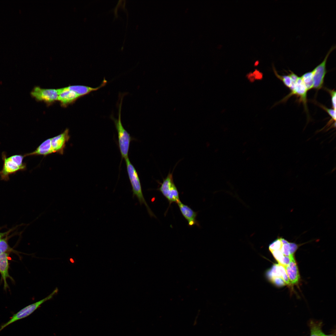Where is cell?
I'll list each match as a JSON object with an SVG mask.
<instances>
[{
  "label": "cell",
  "mask_w": 336,
  "mask_h": 336,
  "mask_svg": "<svg viewBox=\"0 0 336 336\" xmlns=\"http://www.w3.org/2000/svg\"><path fill=\"white\" fill-rule=\"evenodd\" d=\"M24 155L16 154L7 157L6 153H2V157L3 165L0 171V178L2 180L8 181L10 175L16 174L20 171H24L26 169V165L23 162Z\"/></svg>",
  "instance_id": "cell-1"
},
{
  "label": "cell",
  "mask_w": 336,
  "mask_h": 336,
  "mask_svg": "<svg viewBox=\"0 0 336 336\" xmlns=\"http://www.w3.org/2000/svg\"><path fill=\"white\" fill-rule=\"evenodd\" d=\"M123 98V97L122 96L119 105L118 119L114 118L112 115L110 118L113 120L117 131L119 147L122 159H125L128 157L130 143L134 138L125 129L121 122V116Z\"/></svg>",
  "instance_id": "cell-2"
},
{
  "label": "cell",
  "mask_w": 336,
  "mask_h": 336,
  "mask_svg": "<svg viewBox=\"0 0 336 336\" xmlns=\"http://www.w3.org/2000/svg\"><path fill=\"white\" fill-rule=\"evenodd\" d=\"M125 160L128 177L132 187L133 197L136 196L137 198L140 205H145L150 216L156 217L144 198L137 171L128 157Z\"/></svg>",
  "instance_id": "cell-3"
},
{
  "label": "cell",
  "mask_w": 336,
  "mask_h": 336,
  "mask_svg": "<svg viewBox=\"0 0 336 336\" xmlns=\"http://www.w3.org/2000/svg\"><path fill=\"white\" fill-rule=\"evenodd\" d=\"M58 292L56 287L49 296L44 299L29 305L14 314L7 322L2 325L0 327V332L6 327L19 320L25 318L33 313L44 302L51 299Z\"/></svg>",
  "instance_id": "cell-4"
},
{
  "label": "cell",
  "mask_w": 336,
  "mask_h": 336,
  "mask_svg": "<svg viewBox=\"0 0 336 336\" xmlns=\"http://www.w3.org/2000/svg\"><path fill=\"white\" fill-rule=\"evenodd\" d=\"M160 184L157 189L166 198L170 204L173 203H177L180 201L178 191L174 181L173 172H169Z\"/></svg>",
  "instance_id": "cell-5"
},
{
  "label": "cell",
  "mask_w": 336,
  "mask_h": 336,
  "mask_svg": "<svg viewBox=\"0 0 336 336\" xmlns=\"http://www.w3.org/2000/svg\"><path fill=\"white\" fill-rule=\"evenodd\" d=\"M30 94L37 101H43L49 105L57 100L58 96L57 89L42 88L38 86L35 87Z\"/></svg>",
  "instance_id": "cell-6"
},
{
  "label": "cell",
  "mask_w": 336,
  "mask_h": 336,
  "mask_svg": "<svg viewBox=\"0 0 336 336\" xmlns=\"http://www.w3.org/2000/svg\"><path fill=\"white\" fill-rule=\"evenodd\" d=\"M335 48V46H332L327 53L323 61L312 71L313 88L317 90H320L323 87L324 78L327 73L326 64L327 59L330 54Z\"/></svg>",
  "instance_id": "cell-7"
},
{
  "label": "cell",
  "mask_w": 336,
  "mask_h": 336,
  "mask_svg": "<svg viewBox=\"0 0 336 336\" xmlns=\"http://www.w3.org/2000/svg\"><path fill=\"white\" fill-rule=\"evenodd\" d=\"M307 90L301 77H299L295 84L293 89L291 91L289 94L284 97L280 101L281 102L286 101L290 97L294 95L296 96L298 101L301 103L307 109Z\"/></svg>",
  "instance_id": "cell-8"
},
{
  "label": "cell",
  "mask_w": 336,
  "mask_h": 336,
  "mask_svg": "<svg viewBox=\"0 0 336 336\" xmlns=\"http://www.w3.org/2000/svg\"><path fill=\"white\" fill-rule=\"evenodd\" d=\"M69 132V129L66 128L61 133L51 138V146L54 153L63 154L66 143L70 138Z\"/></svg>",
  "instance_id": "cell-9"
},
{
  "label": "cell",
  "mask_w": 336,
  "mask_h": 336,
  "mask_svg": "<svg viewBox=\"0 0 336 336\" xmlns=\"http://www.w3.org/2000/svg\"><path fill=\"white\" fill-rule=\"evenodd\" d=\"M57 90L58 95L57 100L63 107H66L73 103L80 97L76 92L68 89L66 87Z\"/></svg>",
  "instance_id": "cell-10"
},
{
  "label": "cell",
  "mask_w": 336,
  "mask_h": 336,
  "mask_svg": "<svg viewBox=\"0 0 336 336\" xmlns=\"http://www.w3.org/2000/svg\"><path fill=\"white\" fill-rule=\"evenodd\" d=\"M177 203L181 214L187 221L189 226H192L196 225L199 226V223L196 220L197 212L194 211L189 207L184 204L180 201Z\"/></svg>",
  "instance_id": "cell-11"
},
{
  "label": "cell",
  "mask_w": 336,
  "mask_h": 336,
  "mask_svg": "<svg viewBox=\"0 0 336 336\" xmlns=\"http://www.w3.org/2000/svg\"><path fill=\"white\" fill-rule=\"evenodd\" d=\"M290 262L289 264L284 266L290 283L294 284L297 283L300 276L297 266L293 257V255L289 256Z\"/></svg>",
  "instance_id": "cell-12"
},
{
  "label": "cell",
  "mask_w": 336,
  "mask_h": 336,
  "mask_svg": "<svg viewBox=\"0 0 336 336\" xmlns=\"http://www.w3.org/2000/svg\"><path fill=\"white\" fill-rule=\"evenodd\" d=\"M107 82V81L104 77L101 84L96 87L93 88L83 85L69 86L66 87L68 89L76 92L80 97H81L88 94L92 91H96L105 86Z\"/></svg>",
  "instance_id": "cell-13"
},
{
  "label": "cell",
  "mask_w": 336,
  "mask_h": 336,
  "mask_svg": "<svg viewBox=\"0 0 336 336\" xmlns=\"http://www.w3.org/2000/svg\"><path fill=\"white\" fill-rule=\"evenodd\" d=\"M8 257V254L7 252L0 254V273L4 282V288L5 290H6L8 287L7 279L9 278L13 279L9 274Z\"/></svg>",
  "instance_id": "cell-14"
},
{
  "label": "cell",
  "mask_w": 336,
  "mask_h": 336,
  "mask_svg": "<svg viewBox=\"0 0 336 336\" xmlns=\"http://www.w3.org/2000/svg\"><path fill=\"white\" fill-rule=\"evenodd\" d=\"M54 153L51 143V138L47 139L41 143L34 151L24 154L25 157L31 156L43 155L46 156Z\"/></svg>",
  "instance_id": "cell-15"
},
{
  "label": "cell",
  "mask_w": 336,
  "mask_h": 336,
  "mask_svg": "<svg viewBox=\"0 0 336 336\" xmlns=\"http://www.w3.org/2000/svg\"><path fill=\"white\" fill-rule=\"evenodd\" d=\"M278 264L283 266L288 265L290 262L289 257L284 255L280 250L270 251Z\"/></svg>",
  "instance_id": "cell-16"
},
{
  "label": "cell",
  "mask_w": 336,
  "mask_h": 336,
  "mask_svg": "<svg viewBox=\"0 0 336 336\" xmlns=\"http://www.w3.org/2000/svg\"><path fill=\"white\" fill-rule=\"evenodd\" d=\"M322 323L311 321L309 323L310 329V336H322L324 334L322 330Z\"/></svg>",
  "instance_id": "cell-17"
},
{
  "label": "cell",
  "mask_w": 336,
  "mask_h": 336,
  "mask_svg": "<svg viewBox=\"0 0 336 336\" xmlns=\"http://www.w3.org/2000/svg\"><path fill=\"white\" fill-rule=\"evenodd\" d=\"M300 77L307 91L313 88V74L312 71L305 73Z\"/></svg>",
  "instance_id": "cell-18"
},
{
  "label": "cell",
  "mask_w": 336,
  "mask_h": 336,
  "mask_svg": "<svg viewBox=\"0 0 336 336\" xmlns=\"http://www.w3.org/2000/svg\"><path fill=\"white\" fill-rule=\"evenodd\" d=\"M266 275L269 280L274 277L282 278L279 268V264H275L273 265L272 267L267 271Z\"/></svg>",
  "instance_id": "cell-19"
},
{
  "label": "cell",
  "mask_w": 336,
  "mask_h": 336,
  "mask_svg": "<svg viewBox=\"0 0 336 336\" xmlns=\"http://www.w3.org/2000/svg\"><path fill=\"white\" fill-rule=\"evenodd\" d=\"M273 69L275 74L277 77L289 89L291 88L292 85L295 84L292 83L291 79L288 75H280L278 74L275 68L273 67Z\"/></svg>",
  "instance_id": "cell-20"
},
{
  "label": "cell",
  "mask_w": 336,
  "mask_h": 336,
  "mask_svg": "<svg viewBox=\"0 0 336 336\" xmlns=\"http://www.w3.org/2000/svg\"><path fill=\"white\" fill-rule=\"evenodd\" d=\"M10 236L8 235L0 241V254L13 250L8 243V240Z\"/></svg>",
  "instance_id": "cell-21"
},
{
  "label": "cell",
  "mask_w": 336,
  "mask_h": 336,
  "mask_svg": "<svg viewBox=\"0 0 336 336\" xmlns=\"http://www.w3.org/2000/svg\"><path fill=\"white\" fill-rule=\"evenodd\" d=\"M282 245L280 238H278L269 245V250L271 251L275 250H280Z\"/></svg>",
  "instance_id": "cell-22"
},
{
  "label": "cell",
  "mask_w": 336,
  "mask_h": 336,
  "mask_svg": "<svg viewBox=\"0 0 336 336\" xmlns=\"http://www.w3.org/2000/svg\"><path fill=\"white\" fill-rule=\"evenodd\" d=\"M325 89L328 92L331 97L333 109L336 110V91L334 90H330L325 88Z\"/></svg>",
  "instance_id": "cell-23"
},
{
  "label": "cell",
  "mask_w": 336,
  "mask_h": 336,
  "mask_svg": "<svg viewBox=\"0 0 336 336\" xmlns=\"http://www.w3.org/2000/svg\"><path fill=\"white\" fill-rule=\"evenodd\" d=\"M319 105L331 117L332 120L335 121L336 110H334L333 109H331L328 108L322 105Z\"/></svg>",
  "instance_id": "cell-24"
},
{
  "label": "cell",
  "mask_w": 336,
  "mask_h": 336,
  "mask_svg": "<svg viewBox=\"0 0 336 336\" xmlns=\"http://www.w3.org/2000/svg\"><path fill=\"white\" fill-rule=\"evenodd\" d=\"M270 280L273 283L278 287L283 286L286 284L283 279L281 277H274Z\"/></svg>",
  "instance_id": "cell-25"
},
{
  "label": "cell",
  "mask_w": 336,
  "mask_h": 336,
  "mask_svg": "<svg viewBox=\"0 0 336 336\" xmlns=\"http://www.w3.org/2000/svg\"><path fill=\"white\" fill-rule=\"evenodd\" d=\"M279 268L281 273L282 278L283 279L286 284L288 285L290 283L284 267L283 266L279 264Z\"/></svg>",
  "instance_id": "cell-26"
},
{
  "label": "cell",
  "mask_w": 336,
  "mask_h": 336,
  "mask_svg": "<svg viewBox=\"0 0 336 336\" xmlns=\"http://www.w3.org/2000/svg\"><path fill=\"white\" fill-rule=\"evenodd\" d=\"M289 242L283 245L280 250L282 253L285 256H288L290 255Z\"/></svg>",
  "instance_id": "cell-27"
},
{
  "label": "cell",
  "mask_w": 336,
  "mask_h": 336,
  "mask_svg": "<svg viewBox=\"0 0 336 336\" xmlns=\"http://www.w3.org/2000/svg\"><path fill=\"white\" fill-rule=\"evenodd\" d=\"M290 255H293L298 249V245L294 243H289Z\"/></svg>",
  "instance_id": "cell-28"
},
{
  "label": "cell",
  "mask_w": 336,
  "mask_h": 336,
  "mask_svg": "<svg viewBox=\"0 0 336 336\" xmlns=\"http://www.w3.org/2000/svg\"><path fill=\"white\" fill-rule=\"evenodd\" d=\"M289 71L290 73L288 75L290 77L292 83L294 84L296 83L299 77L292 71L289 70Z\"/></svg>",
  "instance_id": "cell-29"
},
{
  "label": "cell",
  "mask_w": 336,
  "mask_h": 336,
  "mask_svg": "<svg viewBox=\"0 0 336 336\" xmlns=\"http://www.w3.org/2000/svg\"><path fill=\"white\" fill-rule=\"evenodd\" d=\"M17 227H15L14 228H13L12 229H10L8 231L5 232H0V241L4 237L6 236H7L9 235L12 231H13Z\"/></svg>",
  "instance_id": "cell-30"
},
{
  "label": "cell",
  "mask_w": 336,
  "mask_h": 336,
  "mask_svg": "<svg viewBox=\"0 0 336 336\" xmlns=\"http://www.w3.org/2000/svg\"><path fill=\"white\" fill-rule=\"evenodd\" d=\"M280 239L282 245L287 244L289 242L288 241L283 238L280 237Z\"/></svg>",
  "instance_id": "cell-31"
},
{
  "label": "cell",
  "mask_w": 336,
  "mask_h": 336,
  "mask_svg": "<svg viewBox=\"0 0 336 336\" xmlns=\"http://www.w3.org/2000/svg\"><path fill=\"white\" fill-rule=\"evenodd\" d=\"M322 336H335V334H329V335H326V334H324Z\"/></svg>",
  "instance_id": "cell-32"
}]
</instances>
